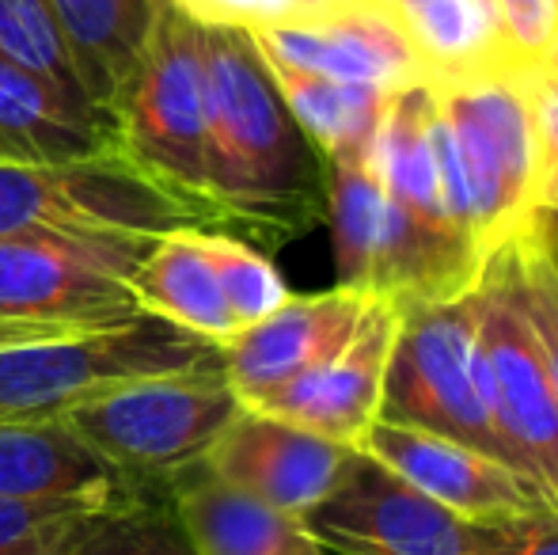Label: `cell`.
Returning a JSON list of instances; mask_svg holds the SVG:
<instances>
[{
	"mask_svg": "<svg viewBox=\"0 0 558 555\" xmlns=\"http://www.w3.org/2000/svg\"><path fill=\"white\" fill-rule=\"evenodd\" d=\"M494 15L517 69L536 65L558 46V0H494Z\"/></svg>",
	"mask_w": 558,
	"mask_h": 555,
	"instance_id": "30",
	"label": "cell"
},
{
	"mask_svg": "<svg viewBox=\"0 0 558 555\" xmlns=\"http://www.w3.org/2000/svg\"><path fill=\"white\" fill-rule=\"evenodd\" d=\"M0 53L8 61H15V65H23L27 73L43 76L46 84H53L76 107L92 111L88 96L81 88V76H76L73 61H69V50L61 43V31L53 23V12L46 0H0Z\"/></svg>",
	"mask_w": 558,
	"mask_h": 555,
	"instance_id": "27",
	"label": "cell"
},
{
	"mask_svg": "<svg viewBox=\"0 0 558 555\" xmlns=\"http://www.w3.org/2000/svg\"><path fill=\"white\" fill-rule=\"evenodd\" d=\"M240 408L221 362H214L133 381L69 411L61 422L114 468L137 480L168 483L175 472L206 460L209 445L240 415Z\"/></svg>",
	"mask_w": 558,
	"mask_h": 555,
	"instance_id": "7",
	"label": "cell"
},
{
	"mask_svg": "<svg viewBox=\"0 0 558 555\" xmlns=\"http://www.w3.org/2000/svg\"><path fill=\"white\" fill-rule=\"evenodd\" d=\"M179 12H186L202 27H235L258 31L274 23L304 20V0H171Z\"/></svg>",
	"mask_w": 558,
	"mask_h": 555,
	"instance_id": "31",
	"label": "cell"
},
{
	"mask_svg": "<svg viewBox=\"0 0 558 555\" xmlns=\"http://www.w3.org/2000/svg\"><path fill=\"white\" fill-rule=\"evenodd\" d=\"M179 229H202V221L118 153L73 164H0V240L65 248L130 281L148 248Z\"/></svg>",
	"mask_w": 558,
	"mask_h": 555,
	"instance_id": "2",
	"label": "cell"
},
{
	"mask_svg": "<svg viewBox=\"0 0 558 555\" xmlns=\"http://www.w3.org/2000/svg\"><path fill=\"white\" fill-rule=\"evenodd\" d=\"M391 12L437 88L517 73L498 15L483 0H391Z\"/></svg>",
	"mask_w": 558,
	"mask_h": 555,
	"instance_id": "23",
	"label": "cell"
},
{
	"mask_svg": "<svg viewBox=\"0 0 558 555\" xmlns=\"http://www.w3.org/2000/svg\"><path fill=\"white\" fill-rule=\"evenodd\" d=\"M483 4H486V8H494V0H483Z\"/></svg>",
	"mask_w": 558,
	"mask_h": 555,
	"instance_id": "39",
	"label": "cell"
},
{
	"mask_svg": "<svg viewBox=\"0 0 558 555\" xmlns=\"http://www.w3.org/2000/svg\"><path fill=\"white\" fill-rule=\"evenodd\" d=\"M84 503H12L0 498V555H53L81 514Z\"/></svg>",
	"mask_w": 558,
	"mask_h": 555,
	"instance_id": "29",
	"label": "cell"
},
{
	"mask_svg": "<svg viewBox=\"0 0 558 555\" xmlns=\"http://www.w3.org/2000/svg\"><path fill=\"white\" fill-rule=\"evenodd\" d=\"M137 316V297L114 270L38 240H0V319L99 331Z\"/></svg>",
	"mask_w": 558,
	"mask_h": 555,
	"instance_id": "15",
	"label": "cell"
},
{
	"mask_svg": "<svg viewBox=\"0 0 558 555\" xmlns=\"http://www.w3.org/2000/svg\"><path fill=\"white\" fill-rule=\"evenodd\" d=\"M221 362V347L141 312L99 331L0 350V422H50L133 381Z\"/></svg>",
	"mask_w": 558,
	"mask_h": 555,
	"instance_id": "5",
	"label": "cell"
},
{
	"mask_svg": "<svg viewBox=\"0 0 558 555\" xmlns=\"http://www.w3.org/2000/svg\"><path fill=\"white\" fill-rule=\"evenodd\" d=\"M198 244L206 252V260L214 263V275L221 281V293L228 309H232L235 324H240V331L258 324V319L274 316L293 297L281 270L263 252L243 244V240L228 237V232H198Z\"/></svg>",
	"mask_w": 558,
	"mask_h": 555,
	"instance_id": "28",
	"label": "cell"
},
{
	"mask_svg": "<svg viewBox=\"0 0 558 555\" xmlns=\"http://www.w3.org/2000/svg\"><path fill=\"white\" fill-rule=\"evenodd\" d=\"M53 555H198V548L171 506L168 483H156L81 514Z\"/></svg>",
	"mask_w": 558,
	"mask_h": 555,
	"instance_id": "25",
	"label": "cell"
},
{
	"mask_svg": "<svg viewBox=\"0 0 558 555\" xmlns=\"http://www.w3.org/2000/svg\"><path fill=\"white\" fill-rule=\"evenodd\" d=\"M437 104L460 148L478 248L490 255L529 225L544 198L547 156L529 92L517 73H494L445 84L437 88Z\"/></svg>",
	"mask_w": 558,
	"mask_h": 555,
	"instance_id": "8",
	"label": "cell"
},
{
	"mask_svg": "<svg viewBox=\"0 0 558 555\" xmlns=\"http://www.w3.org/2000/svg\"><path fill=\"white\" fill-rule=\"evenodd\" d=\"M345 4H380V8H391V0H345Z\"/></svg>",
	"mask_w": 558,
	"mask_h": 555,
	"instance_id": "38",
	"label": "cell"
},
{
	"mask_svg": "<svg viewBox=\"0 0 558 555\" xmlns=\"http://www.w3.org/2000/svg\"><path fill=\"white\" fill-rule=\"evenodd\" d=\"M350 457L353 445L319 437L286 419L263 415V411L240 408V415L209 445L202 468L228 487L289 518H304L331 495Z\"/></svg>",
	"mask_w": 558,
	"mask_h": 555,
	"instance_id": "12",
	"label": "cell"
},
{
	"mask_svg": "<svg viewBox=\"0 0 558 555\" xmlns=\"http://www.w3.org/2000/svg\"><path fill=\"white\" fill-rule=\"evenodd\" d=\"M263 65L270 73L274 88H278L281 104L293 114V122L319 148L327 164L368 156L376 126L384 119V107L391 99L388 92L304 73V69L281 65V61L270 58H263Z\"/></svg>",
	"mask_w": 558,
	"mask_h": 555,
	"instance_id": "24",
	"label": "cell"
},
{
	"mask_svg": "<svg viewBox=\"0 0 558 555\" xmlns=\"http://www.w3.org/2000/svg\"><path fill=\"white\" fill-rule=\"evenodd\" d=\"M524 92H529L532 114H536L539 137H544L547 164H558V46L544 61L529 69H517Z\"/></svg>",
	"mask_w": 558,
	"mask_h": 555,
	"instance_id": "32",
	"label": "cell"
},
{
	"mask_svg": "<svg viewBox=\"0 0 558 555\" xmlns=\"http://www.w3.org/2000/svg\"><path fill=\"white\" fill-rule=\"evenodd\" d=\"M437 114H441V104H437L434 84H411L403 92H391L365 160L373 168V176L380 179L384 191H388V198L407 217L422 221L426 229L471 240L452 221L441 191V171H437V153H434Z\"/></svg>",
	"mask_w": 558,
	"mask_h": 555,
	"instance_id": "20",
	"label": "cell"
},
{
	"mask_svg": "<svg viewBox=\"0 0 558 555\" xmlns=\"http://www.w3.org/2000/svg\"><path fill=\"white\" fill-rule=\"evenodd\" d=\"M111 153L114 134L96 114L0 53V164H73Z\"/></svg>",
	"mask_w": 558,
	"mask_h": 555,
	"instance_id": "21",
	"label": "cell"
},
{
	"mask_svg": "<svg viewBox=\"0 0 558 555\" xmlns=\"http://www.w3.org/2000/svg\"><path fill=\"white\" fill-rule=\"evenodd\" d=\"M399 319H403L399 304L373 297L350 339L327 362L266 393L263 400L251 403V411L286 419L301 430L357 449L361 434L373 426L380 411L384 373H388V358L396 347Z\"/></svg>",
	"mask_w": 558,
	"mask_h": 555,
	"instance_id": "13",
	"label": "cell"
},
{
	"mask_svg": "<svg viewBox=\"0 0 558 555\" xmlns=\"http://www.w3.org/2000/svg\"><path fill=\"white\" fill-rule=\"evenodd\" d=\"M551 209H558V164H547V176H544V198Z\"/></svg>",
	"mask_w": 558,
	"mask_h": 555,
	"instance_id": "36",
	"label": "cell"
},
{
	"mask_svg": "<svg viewBox=\"0 0 558 555\" xmlns=\"http://www.w3.org/2000/svg\"><path fill=\"white\" fill-rule=\"evenodd\" d=\"M198 232L202 229H179L156 240L130 275V289L141 312L168 319L214 347H225L240 335V324L228 309L214 263L202 252Z\"/></svg>",
	"mask_w": 558,
	"mask_h": 555,
	"instance_id": "22",
	"label": "cell"
},
{
	"mask_svg": "<svg viewBox=\"0 0 558 555\" xmlns=\"http://www.w3.org/2000/svg\"><path fill=\"white\" fill-rule=\"evenodd\" d=\"M61 335H76V331H61V327H46V324H23V319H0V350L61 339Z\"/></svg>",
	"mask_w": 558,
	"mask_h": 555,
	"instance_id": "34",
	"label": "cell"
},
{
	"mask_svg": "<svg viewBox=\"0 0 558 555\" xmlns=\"http://www.w3.org/2000/svg\"><path fill=\"white\" fill-rule=\"evenodd\" d=\"M376 419L448 437L513 468L486 396L478 286L452 301L403 309Z\"/></svg>",
	"mask_w": 558,
	"mask_h": 555,
	"instance_id": "6",
	"label": "cell"
},
{
	"mask_svg": "<svg viewBox=\"0 0 558 555\" xmlns=\"http://www.w3.org/2000/svg\"><path fill=\"white\" fill-rule=\"evenodd\" d=\"M361 453L380 460L384 468L407 480L414 491L441 503L445 510L460 514L468 521H506L524 518V514L547 510V498L532 480L521 472L498 464L486 453L468 449L460 442L426 434V430L391 426L376 419L361 434ZM555 510V506H551Z\"/></svg>",
	"mask_w": 558,
	"mask_h": 555,
	"instance_id": "14",
	"label": "cell"
},
{
	"mask_svg": "<svg viewBox=\"0 0 558 555\" xmlns=\"http://www.w3.org/2000/svg\"><path fill=\"white\" fill-rule=\"evenodd\" d=\"M490 260L498 263L501 278H506L509 293H513L517 312L529 324L532 339H536L539 354H544L547 377H551L558 393V275L547 263V255L539 252L536 237L524 225L521 232L498 244L490 252Z\"/></svg>",
	"mask_w": 558,
	"mask_h": 555,
	"instance_id": "26",
	"label": "cell"
},
{
	"mask_svg": "<svg viewBox=\"0 0 558 555\" xmlns=\"http://www.w3.org/2000/svg\"><path fill=\"white\" fill-rule=\"evenodd\" d=\"M168 495L198 555H327L301 518L228 487L202 460L171 475Z\"/></svg>",
	"mask_w": 558,
	"mask_h": 555,
	"instance_id": "18",
	"label": "cell"
},
{
	"mask_svg": "<svg viewBox=\"0 0 558 555\" xmlns=\"http://www.w3.org/2000/svg\"><path fill=\"white\" fill-rule=\"evenodd\" d=\"M255 50L281 65L331 76L345 84H365L380 92H403L411 84H429L399 15L380 4H335L312 20L274 23L247 31Z\"/></svg>",
	"mask_w": 558,
	"mask_h": 555,
	"instance_id": "11",
	"label": "cell"
},
{
	"mask_svg": "<svg viewBox=\"0 0 558 555\" xmlns=\"http://www.w3.org/2000/svg\"><path fill=\"white\" fill-rule=\"evenodd\" d=\"M301 521L327 552L342 555H494V521L445 510L361 449Z\"/></svg>",
	"mask_w": 558,
	"mask_h": 555,
	"instance_id": "9",
	"label": "cell"
},
{
	"mask_svg": "<svg viewBox=\"0 0 558 555\" xmlns=\"http://www.w3.org/2000/svg\"><path fill=\"white\" fill-rule=\"evenodd\" d=\"M478 347L490 415L513 468L558 510V393L490 255L478 270Z\"/></svg>",
	"mask_w": 558,
	"mask_h": 555,
	"instance_id": "10",
	"label": "cell"
},
{
	"mask_svg": "<svg viewBox=\"0 0 558 555\" xmlns=\"http://www.w3.org/2000/svg\"><path fill=\"white\" fill-rule=\"evenodd\" d=\"M327 221L335 237L338 286L418 309L478 286L486 255L471 240L407 217L365 156L327 164Z\"/></svg>",
	"mask_w": 558,
	"mask_h": 555,
	"instance_id": "4",
	"label": "cell"
},
{
	"mask_svg": "<svg viewBox=\"0 0 558 555\" xmlns=\"http://www.w3.org/2000/svg\"><path fill=\"white\" fill-rule=\"evenodd\" d=\"M92 111L114 134V114L145 53L160 0H46Z\"/></svg>",
	"mask_w": 558,
	"mask_h": 555,
	"instance_id": "19",
	"label": "cell"
},
{
	"mask_svg": "<svg viewBox=\"0 0 558 555\" xmlns=\"http://www.w3.org/2000/svg\"><path fill=\"white\" fill-rule=\"evenodd\" d=\"M529 232L536 237L539 252L547 255V263H551L555 275H558V209H551L547 202H539L529 217Z\"/></svg>",
	"mask_w": 558,
	"mask_h": 555,
	"instance_id": "35",
	"label": "cell"
},
{
	"mask_svg": "<svg viewBox=\"0 0 558 555\" xmlns=\"http://www.w3.org/2000/svg\"><path fill=\"white\" fill-rule=\"evenodd\" d=\"M335 4H342V0H304V20H312V15H324V12H331Z\"/></svg>",
	"mask_w": 558,
	"mask_h": 555,
	"instance_id": "37",
	"label": "cell"
},
{
	"mask_svg": "<svg viewBox=\"0 0 558 555\" xmlns=\"http://www.w3.org/2000/svg\"><path fill=\"white\" fill-rule=\"evenodd\" d=\"M494 555H558V510L494 521Z\"/></svg>",
	"mask_w": 558,
	"mask_h": 555,
	"instance_id": "33",
	"label": "cell"
},
{
	"mask_svg": "<svg viewBox=\"0 0 558 555\" xmlns=\"http://www.w3.org/2000/svg\"><path fill=\"white\" fill-rule=\"evenodd\" d=\"M202 23L171 0L156 4L145 53L114 114V148L141 179L221 232L206 179V53Z\"/></svg>",
	"mask_w": 558,
	"mask_h": 555,
	"instance_id": "3",
	"label": "cell"
},
{
	"mask_svg": "<svg viewBox=\"0 0 558 555\" xmlns=\"http://www.w3.org/2000/svg\"><path fill=\"white\" fill-rule=\"evenodd\" d=\"M156 487L114 468L61 419L0 422V498L107 506Z\"/></svg>",
	"mask_w": 558,
	"mask_h": 555,
	"instance_id": "17",
	"label": "cell"
},
{
	"mask_svg": "<svg viewBox=\"0 0 558 555\" xmlns=\"http://www.w3.org/2000/svg\"><path fill=\"white\" fill-rule=\"evenodd\" d=\"M206 179L221 232L266 248L327 221V160L281 104L247 31L206 27Z\"/></svg>",
	"mask_w": 558,
	"mask_h": 555,
	"instance_id": "1",
	"label": "cell"
},
{
	"mask_svg": "<svg viewBox=\"0 0 558 555\" xmlns=\"http://www.w3.org/2000/svg\"><path fill=\"white\" fill-rule=\"evenodd\" d=\"M368 301V293L345 286L327 293H293L274 316L243 327L232 342H225L221 370L243 408L327 362L350 339Z\"/></svg>",
	"mask_w": 558,
	"mask_h": 555,
	"instance_id": "16",
	"label": "cell"
}]
</instances>
